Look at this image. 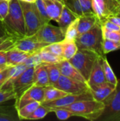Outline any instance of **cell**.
Masks as SVG:
<instances>
[{"label":"cell","instance_id":"1","mask_svg":"<svg viewBox=\"0 0 120 121\" xmlns=\"http://www.w3.org/2000/svg\"><path fill=\"white\" fill-rule=\"evenodd\" d=\"M1 22L7 35L16 39L26 36L24 18L19 0H11L9 1L8 14Z\"/></svg>","mask_w":120,"mask_h":121},{"label":"cell","instance_id":"2","mask_svg":"<svg viewBox=\"0 0 120 121\" xmlns=\"http://www.w3.org/2000/svg\"><path fill=\"white\" fill-rule=\"evenodd\" d=\"M72 113L74 116H79L89 121L98 120L103 113L105 104L95 99L83 100L62 107Z\"/></svg>","mask_w":120,"mask_h":121},{"label":"cell","instance_id":"3","mask_svg":"<svg viewBox=\"0 0 120 121\" xmlns=\"http://www.w3.org/2000/svg\"><path fill=\"white\" fill-rule=\"evenodd\" d=\"M103 40L101 26L98 22L88 31L78 36L75 42L79 49L89 50L99 55H105L103 52Z\"/></svg>","mask_w":120,"mask_h":121},{"label":"cell","instance_id":"4","mask_svg":"<svg viewBox=\"0 0 120 121\" xmlns=\"http://www.w3.org/2000/svg\"><path fill=\"white\" fill-rule=\"evenodd\" d=\"M98 56L99 55L93 51L79 49L75 55L69 62L80 72L87 82L94 63Z\"/></svg>","mask_w":120,"mask_h":121},{"label":"cell","instance_id":"5","mask_svg":"<svg viewBox=\"0 0 120 121\" xmlns=\"http://www.w3.org/2000/svg\"><path fill=\"white\" fill-rule=\"evenodd\" d=\"M24 18L25 35L32 36L36 33L39 28L45 23L42 21L37 7L34 3L19 1Z\"/></svg>","mask_w":120,"mask_h":121},{"label":"cell","instance_id":"6","mask_svg":"<svg viewBox=\"0 0 120 121\" xmlns=\"http://www.w3.org/2000/svg\"><path fill=\"white\" fill-rule=\"evenodd\" d=\"M103 102L105 104V109L98 120L120 121V79L115 89Z\"/></svg>","mask_w":120,"mask_h":121},{"label":"cell","instance_id":"7","mask_svg":"<svg viewBox=\"0 0 120 121\" xmlns=\"http://www.w3.org/2000/svg\"><path fill=\"white\" fill-rule=\"evenodd\" d=\"M120 9L119 0H92L93 12L100 24L111 16H117Z\"/></svg>","mask_w":120,"mask_h":121},{"label":"cell","instance_id":"8","mask_svg":"<svg viewBox=\"0 0 120 121\" xmlns=\"http://www.w3.org/2000/svg\"><path fill=\"white\" fill-rule=\"evenodd\" d=\"M65 30L59 26H55L50 23L42 26L34 35L37 40L47 45L62 42L64 38Z\"/></svg>","mask_w":120,"mask_h":121},{"label":"cell","instance_id":"9","mask_svg":"<svg viewBox=\"0 0 120 121\" xmlns=\"http://www.w3.org/2000/svg\"><path fill=\"white\" fill-rule=\"evenodd\" d=\"M54 86L70 94H80L90 91V88L87 83L77 81L62 74Z\"/></svg>","mask_w":120,"mask_h":121},{"label":"cell","instance_id":"10","mask_svg":"<svg viewBox=\"0 0 120 121\" xmlns=\"http://www.w3.org/2000/svg\"><path fill=\"white\" fill-rule=\"evenodd\" d=\"M35 67L27 68L18 77L12 80L11 86L16 94V99H18L25 91L33 84V72Z\"/></svg>","mask_w":120,"mask_h":121},{"label":"cell","instance_id":"11","mask_svg":"<svg viewBox=\"0 0 120 121\" xmlns=\"http://www.w3.org/2000/svg\"><path fill=\"white\" fill-rule=\"evenodd\" d=\"M45 86L33 85L27 91H25L18 99H16L15 108L17 110L23 107L27 104L37 101L40 104L44 101Z\"/></svg>","mask_w":120,"mask_h":121},{"label":"cell","instance_id":"12","mask_svg":"<svg viewBox=\"0 0 120 121\" xmlns=\"http://www.w3.org/2000/svg\"><path fill=\"white\" fill-rule=\"evenodd\" d=\"M93 99L92 94L90 91L80 94H67L66 96L52 101H43L41 103L43 106L47 107L49 111L54 108H60V107H66L74 103L77 101H83V100H90Z\"/></svg>","mask_w":120,"mask_h":121},{"label":"cell","instance_id":"13","mask_svg":"<svg viewBox=\"0 0 120 121\" xmlns=\"http://www.w3.org/2000/svg\"><path fill=\"white\" fill-rule=\"evenodd\" d=\"M47 44L40 42L35 36H25L22 38L16 39L13 45V48H16L30 54L38 52Z\"/></svg>","mask_w":120,"mask_h":121},{"label":"cell","instance_id":"14","mask_svg":"<svg viewBox=\"0 0 120 121\" xmlns=\"http://www.w3.org/2000/svg\"><path fill=\"white\" fill-rule=\"evenodd\" d=\"M104 55H99L93 67L89 78L87 81V84L89 87L102 84L105 81L103 67V57Z\"/></svg>","mask_w":120,"mask_h":121},{"label":"cell","instance_id":"15","mask_svg":"<svg viewBox=\"0 0 120 121\" xmlns=\"http://www.w3.org/2000/svg\"><path fill=\"white\" fill-rule=\"evenodd\" d=\"M117 85L105 82L102 84L89 87L93 99L98 101H103L115 89Z\"/></svg>","mask_w":120,"mask_h":121},{"label":"cell","instance_id":"16","mask_svg":"<svg viewBox=\"0 0 120 121\" xmlns=\"http://www.w3.org/2000/svg\"><path fill=\"white\" fill-rule=\"evenodd\" d=\"M62 75L66 77L80 81L82 82L87 83L83 77L80 74V72L66 60H62L60 62L57 63Z\"/></svg>","mask_w":120,"mask_h":121},{"label":"cell","instance_id":"17","mask_svg":"<svg viewBox=\"0 0 120 121\" xmlns=\"http://www.w3.org/2000/svg\"><path fill=\"white\" fill-rule=\"evenodd\" d=\"M47 14L51 20L57 22L65 6L64 0H42Z\"/></svg>","mask_w":120,"mask_h":121},{"label":"cell","instance_id":"18","mask_svg":"<svg viewBox=\"0 0 120 121\" xmlns=\"http://www.w3.org/2000/svg\"><path fill=\"white\" fill-rule=\"evenodd\" d=\"M30 55L32 54L25 52L16 48H12L6 51V65L8 67H13L22 64Z\"/></svg>","mask_w":120,"mask_h":121},{"label":"cell","instance_id":"19","mask_svg":"<svg viewBox=\"0 0 120 121\" xmlns=\"http://www.w3.org/2000/svg\"><path fill=\"white\" fill-rule=\"evenodd\" d=\"M98 19L93 13H83L79 17L78 21V36L88 31L97 23Z\"/></svg>","mask_w":120,"mask_h":121},{"label":"cell","instance_id":"20","mask_svg":"<svg viewBox=\"0 0 120 121\" xmlns=\"http://www.w3.org/2000/svg\"><path fill=\"white\" fill-rule=\"evenodd\" d=\"M33 84L40 86H50L48 73L44 63L35 67L33 72Z\"/></svg>","mask_w":120,"mask_h":121},{"label":"cell","instance_id":"21","mask_svg":"<svg viewBox=\"0 0 120 121\" xmlns=\"http://www.w3.org/2000/svg\"><path fill=\"white\" fill-rule=\"evenodd\" d=\"M79 17V16L78 15H76L71 9H70L68 6L65 5L62 9L57 23L59 27L66 30L67 26Z\"/></svg>","mask_w":120,"mask_h":121},{"label":"cell","instance_id":"22","mask_svg":"<svg viewBox=\"0 0 120 121\" xmlns=\"http://www.w3.org/2000/svg\"><path fill=\"white\" fill-rule=\"evenodd\" d=\"M67 94H69L53 86L50 85L47 86H45L44 101H52L57 100L66 96Z\"/></svg>","mask_w":120,"mask_h":121},{"label":"cell","instance_id":"23","mask_svg":"<svg viewBox=\"0 0 120 121\" xmlns=\"http://www.w3.org/2000/svg\"><path fill=\"white\" fill-rule=\"evenodd\" d=\"M17 120H19V118L15 106H0V121H15Z\"/></svg>","mask_w":120,"mask_h":121},{"label":"cell","instance_id":"24","mask_svg":"<svg viewBox=\"0 0 120 121\" xmlns=\"http://www.w3.org/2000/svg\"><path fill=\"white\" fill-rule=\"evenodd\" d=\"M49 77L50 85L54 86L61 76L59 68L57 63H44Z\"/></svg>","mask_w":120,"mask_h":121},{"label":"cell","instance_id":"25","mask_svg":"<svg viewBox=\"0 0 120 121\" xmlns=\"http://www.w3.org/2000/svg\"><path fill=\"white\" fill-rule=\"evenodd\" d=\"M78 21L79 18L71 23L65 30L64 38L62 41L64 42H75L78 37Z\"/></svg>","mask_w":120,"mask_h":121},{"label":"cell","instance_id":"26","mask_svg":"<svg viewBox=\"0 0 120 121\" xmlns=\"http://www.w3.org/2000/svg\"><path fill=\"white\" fill-rule=\"evenodd\" d=\"M103 72H104L105 81L107 82L117 85L118 80H117L109 62L108 61V59L105 57V55H104L103 57Z\"/></svg>","mask_w":120,"mask_h":121},{"label":"cell","instance_id":"27","mask_svg":"<svg viewBox=\"0 0 120 121\" xmlns=\"http://www.w3.org/2000/svg\"><path fill=\"white\" fill-rule=\"evenodd\" d=\"M40 104V102L33 101L25 104L18 110H17V114L19 120H27L30 115L36 109V108Z\"/></svg>","mask_w":120,"mask_h":121},{"label":"cell","instance_id":"28","mask_svg":"<svg viewBox=\"0 0 120 121\" xmlns=\"http://www.w3.org/2000/svg\"><path fill=\"white\" fill-rule=\"evenodd\" d=\"M63 45V57L64 60H69L72 58L79 48L76 42H64L62 41Z\"/></svg>","mask_w":120,"mask_h":121},{"label":"cell","instance_id":"29","mask_svg":"<svg viewBox=\"0 0 120 121\" xmlns=\"http://www.w3.org/2000/svg\"><path fill=\"white\" fill-rule=\"evenodd\" d=\"M15 99L16 94L12 89L11 84L6 82L0 89V104Z\"/></svg>","mask_w":120,"mask_h":121},{"label":"cell","instance_id":"30","mask_svg":"<svg viewBox=\"0 0 120 121\" xmlns=\"http://www.w3.org/2000/svg\"><path fill=\"white\" fill-rule=\"evenodd\" d=\"M37 53L39 54L42 63H57L63 60L62 58L56 56L54 54L43 49L40 50Z\"/></svg>","mask_w":120,"mask_h":121},{"label":"cell","instance_id":"31","mask_svg":"<svg viewBox=\"0 0 120 121\" xmlns=\"http://www.w3.org/2000/svg\"><path fill=\"white\" fill-rule=\"evenodd\" d=\"M117 50H120V42L103 38V52L104 55H107L110 52L115 51Z\"/></svg>","mask_w":120,"mask_h":121},{"label":"cell","instance_id":"32","mask_svg":"<svg viewBox=\"0 0 120 121\" xmlns=\"http://www.w3.org/2000/svg\"><path fill=\"white\" fill-rule=\"evenodd\" d=\"M43 50H47L52 54H54L56 56H58L64 60L63 57V45L62 42L59 43H54L52 44H49L46 46H45Z\"/></svg>","mask_w":120,"mask_h":121},{"label":"cell","instance_id":"33","mask_svg":"<svg viewBox=\"0 0 120 121\" xmlns=\"http://www.w3.org/2000/svg\"><path fill=\"white\" fill-rule=\"evenodd\" d=\"M50 113L48 108L43 106L42 104H40L36 109L30 115L27 120H38L45 118Z\"/></svg>","mask_w":120,"mask_h":121},{"label":"cell","instance_id":"34","mask_svg":"<svg viewBox=\"0 0 120 121\" xmlns=\"http://www.w3.org/2000/svg\"><path fill=\"white\" fill-rule=\"evenodd\" d=\"M26 69H27V67L23 63L20 64V65H16V66L10 67L9 72H8V81L6 82H8V83L11 84L12 80H13L14 79L18 77Z\"/></svg>","mask_w":120,"mask_h":121},{"label":"cell","instance_id":"35","mask_svg":"<svg viewBox=\"0 0 120 121\" xmlns=\"http://www.w3.org/2000/svg\"><path fill=\"white\" fill-rule=\"evenodd\" d=\"M35 6L37 7V11H38L42 21L44 22V23L45 24V23H50L51 19L47 14V12L46 11L45 6L44 4L43 1L42 0H36L35 1Z\"/></svg>","mask_w":120,"mask_h":121},{"label":"cell","instance_id":"36","mask_svg":"<svg viewBox=\"0 0 120 121\" xmlns=\"http://www.w3.org/2000/svg\"><path fill=\"white\" fill-rule=\"evenodd\" d=\"M50 112H54L57 116V118L61 121H65L69 119V118L74 116L72 113L68 111L67 109L60 107V108H54L50 111Z\"/></svg>","mask_w":120,"mask_h":121},{"label":"cell","instance_id":"37","mask_svg":"<svg viewBox=\"0 0 120 121\" xmlns=\"http://www.w3.org/2000/svg\"><path fill=\"white\" fill-rule=\"evenodd\" d=\"M42 63V62L41 59L40 57V55H39V54L37 52L30 55L23 62V64L25 65L27 68H29V67H36L37 66L40 65Z\"/></svg>","mask_w":120,"mask_h":121},{"label":"cell","instance_id":"38","mask_svg":"<svg viewBox=\"0 0 120 121\" xmlns=\"http://www.w3.org/2000/svg\"><path fill=\"white\" fill-rule=\"evenodd\" d=\"M64 2L65 5L68 6L70 9H71L79 16H81L83 13L79 0H64Z\"/></svg>","mask_w":120,"mask_h":121},{"label":"cell","instance_id":"39","mask_svg":"<svg viewBox=\"0 0 120 121\" xmlns=\"http://www.w3.org/2000/svg\"><path fill=\"white\" fill-rule=\"evenodd\" d=\"M101 28L103 38L120 42V32L110 30L103 26H101Z\"/></svg>","mask_w":120,"mask_h":121},{"label":"cell","instance_id":"40","mask_svg":"<svg viewBox=\"0 0 120 121\" xmlns=\"http://www.w3.org/2000/svg\"><path fill=\"white\" fill-rule=\"evenodd\" d=\"M9 9V1L0 0V21H3L8 14Z\"/></svg>","mask_w":120,"mask_h":121},{"label":"cell","instance_id":"41","mask_svg":"<svg viewBox=\"0 0 120 121\" xmlns=\"http://www.w3.org/2000/svg\"><path fill=\"white\" fill-rule=\"evenodd\" d=\"M79 2L83 13H93L92 9V0H79Z\"/></svg>","mask_w":120,"mask_h":121},{"label":"cell","instance_id":"42","mask_svg":"<svg viewBox=\"0 0 120 121\" xmlns=\"http://www.w3.org/2000/svg\"><path fill=\"white\" fill-rule=\"evenodd\" d=\"M100 26L105 28L108 30H110L120 32V26L115 24L114 23H112L110 21H108V20L104 21L103 23H102L100 24Z\"/></svg>","mask_w":120,"mask_h":121},{"label":"cell","instance_id":"43","mask_svg":"<svg viewBox=\"0 0 120 121\" xmlns=\"http://www.w3.org/2000/svg\"><path fill=\"white\" fill-rule=\"evenodd\" d=\"M107 20H108V21H110L114 23L115 24H116V25L120 26V16H111V17L108 18ZM107 20H106V21H107Z\"/></svg>","mask_w":120,"mask_h":121},{"label":"cell","instance_id":"44","mask_svg":"<svg viewBox=\"0 0 120 121\" xmlns=\"http://www.w3.org/2000/svg\"><path fill=\"white\" fill-rule=\"evenodd\" d=\"M6 51L0 50V65H6Z\"/></svg>","mask_w":120,"mask_h":121},{"label":"cell","instance_id":"45","mask_svg":"<svg viewBox=\"0 0 120 121\" xmlns=\"http://www.w3.org/2000/svg\"><path fill=\"white\" fill-rule=\"evenodd\" d=\"M6 35H6V32H5V30H4L3 26H2V27H0V38L4 37V36H6Z\"/></svg>","mask_w":120,"mask_h":121},{"label":"cell","instance_id":"46","mask_svg":"<svg viewBox=\"0 0 120 121\" xmlns=\"http://www.w3.org/2000/svg\"><path fill=\"white\" fill-rule=\"evenodd\" d=\"M6 82V80H0V89L4 86V84Z\"/></svg>","mask_w":120,"mask_h":121},{"label":"cell","instance_id":"47","mask_svg":"<svg viewBox=\"0 0 120 121\" xmlns=\"http://www.w3.org/2000/svg\"><path fill=\"white\" fill-rule=\"evenodd\" d=\"M8 37V35H6V36H4V37H1V38H0V45L5 40V39L6 38Z\"/></svg>","mask_w":120,"mask_h":121},{"label":"cell","instance_id":"48","mask_svg":"<svg viewBox=\"0 0 120 121\" xmlns=\"http://www.w3.org/2000/svg\"><path fill=\"white\" fill-rule=\"evenodd\" d=\"M21 1H25V2H28V3H34L36 0H19Z\"/></svg>","mask_w":120,"mask_h":121},{"label":"cell","instance_id":"49","mask_svg":"<svg viewBox=\"0 0 120 121\" xmlns=\"http://www.w3.org/2000/svg\"><path fill=\"white\" fill-rule=\"evenodd\" d=\"M117 16H120V11H119V13H118Z\"/></svg>","mask_w":120,"mask_h":121},{"label":"cell","instance_id":"50","mask_svg":"<svg viewBox=\"0 0 120 121\" xmlns=\"http://www.w3.org/2000/svg\"><path fill=\"white\" fill-rule=\"evenodd\" d=\"M6 1H10L11 0H6Z\"/></svg>","mask_w":120,"mask_h":121},{"label":"cell","instance_id":"51","mask_svg":"<svg viewBox=\"0 0 120 121\" xmlns=\"http://www.w3.org/2000/svg\"><path fill=\"white\" fill-rule=\"evenodd\" d=\"M119 1H120V0H119Z\"/></svg>","mask_w":120,"mask_h":121}]
</instances>
